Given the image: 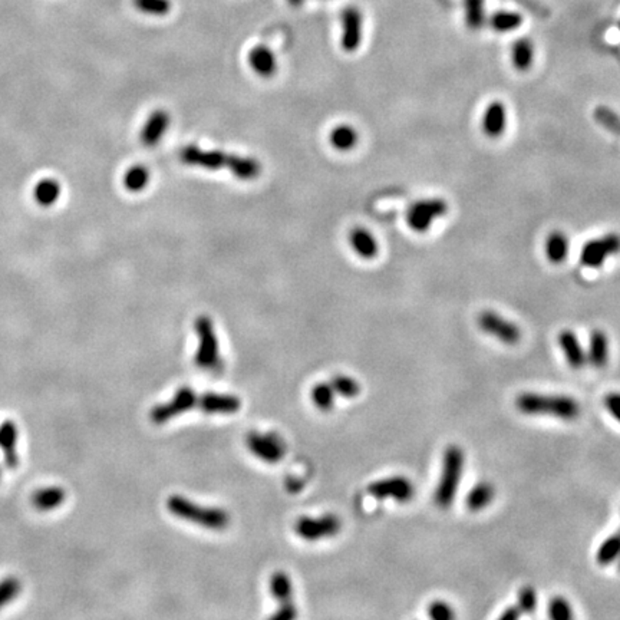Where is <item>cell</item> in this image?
<instances>
[{"label": "cell", "mask_w": 620, "mask_h": 620, "mask_svg": "<svg viewBox=\"0 0 620 620\" xmlns=\"http://www.w3.org/2000/svg\"><path fill=\"white\" fill-rule=\"evenodd\" d=\"M179 161L186 166L208 171L225 168L241 181H253L262 174V164L256 158L227 154L220 150H204L199 145H186L179 150Z\"/></svg>", "instance_id": "obj_1"}, {"label": "cell", "mask_w": 620, "mask_h": 620, "mask_svg": "<svg viewBox=\"0 0 620 620\" xmlns=\"http://www.w3.org/2000/svg\"><path fill=\"white\" fill-rule=\"evenodd\" d=\"M516 408L524 415L551 417L562 421H575L579 418L580 403L568 395H549L523 392L516 398Z\"/></svg>", "instance_id": "obj_2"}, {"label": "cell", "mask_w": 620, "mask_h": 620, "mask_svg": "<svg viewBox=\"0 0 620 620\" xmlns=\"http://www.w3.org/2000/svg\"><path fill=\"white\" fill-rule=\"evenodd\" d=\"M464 465L465 455L463 448L455 444L448 445L443 456L441 476L434 491V502L438 509L448 510L452 505L463 480Z\"/></svg>", "instance_id": "obj_3"}, {"label": "cell", "mask_w": 620, "mask_h": 620, "mask_svg": "<svg viewBox=\"0 0 620 620\" xmlns=\"http://www.w3.org/2000/svg\"><path fill=\"white\" fill-rule=\"evenodd\" d=\"M167 510L179 520L201 526L207 530L221 531L230 524V516L223 509L203 507L183 496H170L167 498Z\"/></svg>", "instance_id": "obj_4"}, {"label": "cell", "mask_w": 620, "mask_h": 620, "mask_svg": "<svg viewBox=\"0 0 620 620\" xmlns=\"http://www.w3.org/2000/svg\"><path fill=\"white\" fill-rule=\"evenodd\" d=\"M194 331L199 337V348L194 356V364L210 373L220 372L223 369V359L213 320L208 316H199L194 322Z\"/></svg>", "instance_id": "obj_5"}, {"label": "cell", "mask_w": 620, "mask_h": 620, "mask_svg": "<svg viewBox=\"0 0 620 620\" xmlns=\"http://www.w3.org/2000/svg\"><path fill=\"white\" fill-rule=\"evenodd\" d=\"M247 450L266 464L280 463L287 452V445L280 434L252 431L246 435Z\"/></svg>", "instance_id": "obj_6"}, {"label": "cell", "mask_w": 620, "mask_h": 620, "mask_svg": "<svg viewBox=\"0 0 620 620\" xmlns=\"http://www.w3.org/2000/svg\"><path fill=\"white\" fill-rule=\"evenodd\" d=\"M199 398L200 394L195 392L190 386L178 388L171 399L153 408L150 419L161 425V423H166L191 410H195V408L199 410Z\"/></svg>", "instance_id": "obj_7"}, {"label": "cell", "mask_w": 620, "mask_h": 620, "mask_svg": "<svg viewBox=\"0 0 620 620\" xmlns=\"http://www.w3.org/2000/svg\"><path fill=\"white\" fill-rule=\"evenodd\" d=\"M448 213V204L443 199L419 200L406 211V224L415 233H427L435 220Z\"/></svg>", "instance_id": "obj_8"}, {"label": "cell", "mask_w": 620, "mask_h": 620, "mask_svg": "<svg viewBox=\"0 0 620 620\" xmlns=\"http://www.w3.org/2000/svg\"><path fill=\"white\" fill-rule=\"evenodd\" d=\"M293 529L305 542L313 543L336 535L342 529V521L335 514H324L318 518L305 516L296 521Z\"/></svg>", "instance_id": "obj_9"}, {"label": "cell", "mask_w": 620, "mask_h": 620, "mask_svg": "<svg viewBox=\"0 0 620 620\" xmlns=\"http://www.w3.org/2000/svg\"><path fill=\"white\" fill-rule=\"evenodd\" d=\"M620 252V236L609 233L587 241L580 252V263L589 269H600L606 260Z\"/></svg>", "instance_id": "obj_10"}, {"label": "cell", "mask_w": 620, "mask_h": 620, "mask_svg": "<svg viewBox=\"0 0 620 620\" xmlns=\"http://www.w3.org/2000/svg\"><path fill=\"white\" fill-rule=\"evenodd\" d=\"M477 324L485 335L496 337L501 344L513 346L521 340V329L518 328V324L496 312H491V310H485V312L480 313L477 318Z\"/></svg>", "instance_id": "obj_11"}, {"label": "cell", "mask_w": 620, "mask_h": 620, "mask_svg": "<svg viewBox=\"0 0 620 620\" xmlns=\"http://www.w3.org/2000/svg\"><path fill=\"white\" fill-rule=\"evenodd\" d=\"M366 491L377 500H395L397 502H408L415 496V487L410 478L394 476L377 480L368 485Z\"/></svg>", "instance_id": "obj_12"}, {"label": "cell", "mask_w": 620, "mask_h": 620, "mask_svg": "<svg viewBox=\"0 0 620 620\" xmlns=\"http://www.w3.org/2000/svg\"><path fill=\"white\" fill-rule=\"evenodd\" d=\"M270 593L279 603V610L272 615V619L291 620L296 617L298 612L293 603V586L289 575L285 572H274L270 577Z\"/></svg>", "instance_id": "obj_13"}, {"label": "cell", "mask_w": 620, "mask_h": 620, "mask_svg": "<svg viewBox=\"0 0 620 620\" xmlns=\"http://www.w3.org/2000/svg\"><path fill=\"white\" fill-rule=\"evenodd\" d=\"M340 46L345 52H356L364 38V16L356 6H348L340 13Z\"/></svg>", "instance_id": "obj_14"}, {"label": "cell", "mask_w": 620, "mask_h": 620, "mask_svg": "<svg viewBox=\"0 0 620 620\" xmlns=\"http://www.w3.org/2000/svg\"><path fill=\"white\" fill-rule=\"evenodd\" d=\"M170 122H171L170 113L166 109L153 111L141 129L140 140L142 145H145L146 148H153V146L158 145L161 140L164 138L166 133L168 131Z\"/></svg>", "instance_id": "obj_15"}, {"label": "cell", "mask_w": 620, "mask_h": 620, "mask_svg": "<svg viewBox=\"0 0 620 620\" xmlns=\"http://www.w3.org/2000/svg\"><path fill=\"white\" fill-rule=\"evenodd\" d=\"M241 408V401L236 395L207 392L200 394L199 410L208 415H232Z\"/></svg>", "instance_id": "obj_16"}, {"label": "cell", "mask_w": 620, "mask_h": 620, "mask_svg": "<svg viewBox=\"0 0 620 620\" xmlns=\"http://www.w3.org/2000/svg\"><path fill=\"white\" fill-rule=\"evenodd\" d=\"M557 342H559V346L563 351L564 357H566V361L570 368L575 370H580L586 366L587 355L584 352V349L582 348V344H580L577 335L573 331H570V329L562 331L559 333Z\"/></svg>", "instance_id": "obj_17"}, {"label": "cell", "mask_w": 620, "mask_h": 620, "mask_svg": "<svg viewBox=\"0 0 620 620\" xmlns=\"http://www.w3.org/2000/svg\"><path fill=\"white\" fill-rule=\"evenodd\" d=\"M481 128L487 137L498 138L507 128V108L501 101H493L483 115Z\"/></svg>", "instance_id": "obj_18"}, {"label": "cell", "mask_w": 620, "mask_h": 620, "mask_svg": "<svg viewBox=\"0 0 620 620\" xmlns=\"http://www.w3.org/2000/svg\"><path fill=\"white\" fill-rule=\"evenodd\" d=\"M18 427L12 419H6L0 423V450L3 452V460L8 468L14 469L19 465L18 450Z\"/></svg>", "instance_id": "obj_19"}, {"label": "cell", "mask_w": 620, "mask_h": 620, "mask_svg": "<svg viewBox=\"0 0 620 620\" xmlns=\"http://www.w3.org/2000/svg\"><path fill=\"white\" fill-rule=\"evenodd\" d=\"M250 68L254 74L263 78H272L277 72V59L270 47L257 45L249 52L247 56Z\"/></svg>", "instance_id": "obj_20"}, {"label": "cell", "mask_w": 620, "mask_h": 620, "mask_svg": "<svg viewBox=\"0 0 620 620\" xmlns=\"http://www.w3.org/2000/svg\"><path fill=\"white\" fill-rule=\"evenodd\" d=\"M349 244L355 254L361 258L372 260L378 256L379 244L375 236L364 227H356L349 234Z\"/></svg>", "instance_id": "obj_21"}, {"label": "cell", "mask_w": 620, "mask_h": 620, "mask_svg": "<svg viewBox=\"0 0 620 620\" xmlns=\"http://www.w3.org/2000/svg\"><path fill=\"white\" fill-rule=\"evenodd\" d=\"M67 500V491L62 487H45L38 489L30 497V504L34 505V509L38 511H52Z\"/></svg>", "instance_id": "obj_22"}, {"label": "cell", "mask_w": 620, "mask_h": 620, "mask_svg": "<svg viewBox=\"0 0 620 620\" xmlns=\"http://www.w3.org/2000/svg\"><path fill=\"white\" fill-rule=\"evenodd\" d=\"M609 337L601 329H595L590 333L589 352H587V362L597 369L605 368L609 362Z\"/></svg>", "instance_id": "obj_23"}, {"label": "cell", "mask_w": 620, "mask_h": 620, "mask_svg": "<svg viewBox=\"0 0 620 620\" xmlns=\"http://www.w3.org/2000/svg\"><path fill=\"white\" fill-rule=\"evenodd\" d=\"M32 194H34V200L36 201L38 206H41L43 208H51L60 199L62 186L58 179H55L52 177H45V178H41L39 181L35 184L34 192Z\"/></svg>", "instance_id": "obj_24"}, {"label": "cell", "mask_w": 620, "mask_h": 620, "mask_svg": "<svg viewBox=\"0 0 620 620\" xmlns=\"http://www.w3.org/2000/svg\"><path fill=\"white\" fill-rule=\"evenodd\" d=\"M494 498H496L494 485L489 484L488 481H481L469 489V493L465 497V507L472 513H478L487 509Z\"/></svg>", "instance_id": "obj_25"}, {"label": "cell", "mask_w": 620, "mask_h": 620, "mask_svg": "<svg viewBox=\"0 0 620 620\" xmlns=\"http://www.w3.org/2000/svg\"><path fill=\"white\" fill-rule=\"evenodd\" d=\"M570 243L563 232H553L546 239V257L550 263L560 265L568 256Z\"/></svg>", "instance_id": "obj_26"}, {"label": "cell", "mask_w": 620, "mask_h": 620, "mask_svg": "<svg viewBox=\"0 0 620 620\" xmlns=\"http://www.w3.org/2000/svg\"><path fill=\"white\" fill-rule=\"evenodd\" d=\"M359 141V134L352 125L340 124L329 134V142L337 151H351Z\"/></svg>", "instance_id": "obj_27"}, {"label": "cell", "mask_w": 620, "mask_h": 620, "mask_svg": "<svg viewBox=\"0 0 620 620\" xmlns=\"http://www.w3.org/2000/svg\"><path fill=\"white\" fill-rule=\"evenodd\" d=\"M534 60V46L530 39H518L511 46V62L514 68L520 72H526L531 68Z\"/></svg>", "instance_id": "obj_28"}, {"label": "cell", "mask_w": 620, "mask_h": 620, "mask_svg": "<svg viewBox=\"0 0 620 620\" xmlns=\"http://www.w3.org/2000/svg\"><path fill=\"white\" fill-rule=\"evenodd\" d=\"M151 174L148 168L141 164H135L125 171L122 177V184L124 188L129 192H141L142 190L146 188V186H148Z\"/></svg>", "instance_id": "obj_29"}, {"label": "cell", "mask_w": 620, "mask_h": 620, "mask_svg": "<svg viewBox=\"0 0 620 620\" xmlns=\"http://www.w3.org/2000/svg\"><path fill=\"white\" fill-rule=\"evenodd\" d=\"M619 553H620V530L609 535L606 540L600 544L596 553V562L599 566L606 567L617 560Z\"/></svg>", "instance_id": "obj_30"}, {"label": "cell", "mask_w": 620, "mask_h": 620, "mask_svg": "<svg viewBox=\"0 0 620 620\" xmlns=\"http://www.w3.org/2000/svg\"><path fill=\"white\" fill-rule=\"evenodd\" d=\"M489 25H491V27L496 32L504 34V32L516 30L521 25H523V16L517 12L500 10L491 16V19H489Z\"/></svg>", "instance_id": "obj_31"}, {"label": "cell", "mask_w": 620, "mask_h": 620, "mask_svg": "<svg viewBox=\"0 0 620 620\" xmlns=\"http://www.w3.org/2000/svg\"><path fill=\"white\" fill-rule=\"evenodd\" d=\"M465 25L471 30H478L485 23L484 0H464Z\"/></svg>", "instance_id": "obj_32"}, {"label": "cell", "mask_w": 620, "mask_h": 620, "mask_svg": "<svg viewBox=\"0 0 620 620\" xmlns=\"http://www.w3.org/2000/svg\"><path fill=\"white\" fill-rule=\"evenodd\" d=\"M331 386L333 389V392L336 394V397H342V398H356L359 394H361V384H359L356 379L348 377V375H336L331 379Z\"/></svg>", "instance_id": "obj_33"}, {"label": "cell", "mask_w": 620, "mask_h": 620, "mask_svg": "<svg viewBox=\"0 0 620 620\" xmlns=\"http://www.w3.org/2000/svg\"><path fill=\"white\" fill-rule=\"evenodd\" d=\"M313 405L320 411H331L335 406L336 394L329 382H320L313 386L312 394H310Z\"/></svg>", "instance_id": "obj_34"}, {"label": "cell", "mask_w": 620, "mask_h": 620, "mask_svg": "<svg viewBox=\"0 0 620 620\" xmlns=\"http://www.w3.org/2000/svg\"><path fill=\"white\" fill-rule=\"evenodd\" d=\"M133 5L138 12L158 18L167 16L173 9L171 0H133Z\"/></svg>", "instance_id": "obj_35"}, {"label": "cell", "mask_w": 620, "mask_h": 620, "mask_svg": "<svg viewBox=\"0 0 620 620\" xmlns=\"http://www.w3.org/2000/svg\"><path fill=\"white\" fill-rule=\"evenodd\" d=\"M22 590V583L16 576L5 577L0 582V609L5 608L12 600L18 597Z\"/></svg>", "instance_id": "obj_36"}, {"label": "cell", "mask_w": 620, "mask_h": 620, "mask_svg": "<svg viewBox=\"0 0 620 620\" xmlns=\"http://www.w3.org/2000/svg\"><path fill=\"white\" fill-rule=\"evenodd\" d=\"M549 617L554 619V620H567V619H573V610L570 603L562 597V596H556L553 597L549 601Z\"/></svg>", "instance_id": "obj_37"}, {"label": "cell", "mask_w": 620, "mask_h": 620, "mask_svg": "<svg viewBox=\"0 0 620 620\" xmlns=\"http://www.w3.org/2000/svg\"><path fill=\"white\" fill-rule=\"evenodd\" d=\"M518 603L517 606L520 608L521 613L524 615H533L537 608V593L533 586H523L518 590Z\"/></svg>", "instance_id": "obj_38"}, {"label": "cell", "mask_w": 620, "mask_h": 620, "mask_svg": "<svg viewBox=\"0 0 620 620\" xmlns=\"http://www.w3.org/2000/svg\"><path fill=\"white\" fill-rule=\"evenodd\" d=\"M427 613H428V617L432 620H451L455 617V613H454V609L451 608V605H448L447 601H443V600L432 601L428 606Z\"/></svg>", "instance_id": "obj_39"}, {"label": "cell", "mask_w": 620, "mask_h": 620, "mask_svg": "<svg viewBox=\"0 0 620 620\" xmlns=\"http://www.w3.org/2000/svg\"><path fill=\"white\" fill-rule=\"evenodd\" d=\"M596 118H599V121L603 125H606V128H609L610 131L620 133V120L612 111L600 108L596 111Z\"/></svg>", "instance_id": "obj_40"}, {"label": "cell", "mask_w": 620, "mask_h": 620, "mask_svg": "<svg viewBox=\"0 0 620 620\" xmlns=\"http://www.w3.org/2000/svg\"><path fill=\"white\" fill-rule=\"evenodd\" d=\"M603 405H605L606 411L617 421L620 422V394L619 392H612L608 394L603 399Z\"/></svg>", "instance_id": "obj_41"}, {"label": "cell", "mask_w": 620, "mask_h": 620, "mask_svg": "<svg viewBox=\"0 0 620 620\" xmlns=\"http://www.w3.org/2000/svg\"><path fill=\"white\" fill-rule=\"evenodd\" d=\"M521 615H523V613H521L520 608L516 605V606L505 608L502 610V613L500 615V619L501 620H518L521 617Z\"/></svg>", "instance_id": "obj_42"}, {"label": "cell", "mask_w": 620, "mask_h": 620, "mask_svg": "<svg viewBox=\"0 0 620 620\" xmlns=\"http://www.w3.org/2000/svg\"><path fill=\"white\" fill-rule=\"evenodd\" d=\"M287 2H289L291 6L299 8V6H302V5L305 3V0H287Z\"/></svg>", "instance_id": "obj_43"}, {"label": "cell", "mask_w": 620, "mask_h": 620, "mask_svg": "<svg viewBox=\"0 0 620 620\" xmlns=\"http://www.w3.org/2000/svg\"><path fill=\"white\" fill-rule=\"evenodd\" d=\"M617 568H619V572H620V553H619V557H617Z\"/></svg>", "instance_id": "obj_44"}, {"label": "cell", "mask_w": 620, "mask_h": 620, "mask_svg": "<svg viewBox=\"0 0 620 620\" xmlns=\"http://www.w3.org/2000/svg\"><path fill=\"white\" fill-rule=\"evenodd\" d=\"M0 478H2V471H0Z\"/></svg>", "instance_id": "obj_45"}, {"label": "cell", "mask_w": 620, "mask_h": 620, "mask_svg": "<svg viewBox=\"0 0 620 620\" xmlns=\"http://www.w3.org/2000/svg\"><path fill=\"white\" fill-rule=\"evenodd\" d=\"M619 30H620V22H619Z\"/></svg>", "instance_id": "obj_46"}]
</instances>
